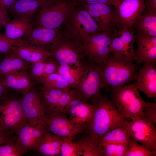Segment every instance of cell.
I'll list each match as a JSON object with an SVG mask.
<instances>
[{
  "label": "cell",
  "mask_w": 156,
  "mask_h": 156,
  "mask_svg": "<svg viewBox=\"0 0 156 156\" xmlns=\"http://www.w3.org/2000/svg\"><path fill=\"white\" fill-rule=\"evenodd\" d=\"M90 117L83 125V132L94 134L99 140L106 133L130 121L119 113L111 99L101 94Z\"/></svg>",
  "instance_id": "cell-1"
},
{
  "label": "cell",
  "mask_w": 156,
  "mask_h": 156,
  "mask_svg": "<svg viewBox=\"0 0 156 156\" xmlns=\"http://www.w3.org/2000/svg\"><path fill=\"white\" fill-rule=\"evenodd\" d=\"M133 61L111 53L100 62L98 67L103 88L109 90L136 80L138 66Z\"/></svg>",
  "instance_id": "cell-2"
},
{
  "label": "cell",
  "mask_w": 156,
  "mask_h": 156,
  "mask_svg": "<svg viewBox=\"0 0 156 156\" xmlns=\"http://www.w3.org/2000/svg\"><path fill=\"white\" fill-rule=\"evenodd\" d=\"M62 26L63 33L82 44L90 37L100 32L95 21L82 5L78 2Z\"/></svg>",
  "instance_id": "cell-3"
},
{
  "label": "cell",
  "mask_w": 156,
  "mask_h": 156,
  "mask_svg": "<svg viewBox=\"0 0 156 156\" xmlns=\"http://www.w3.org/2000/svg\"><path fill=\"white\" fill-rule=\"evenodd\" d=\"M135 83L119 86L110 90V98L121 115L126 119L142 117L146 102L141 97Z\"/></svg>",
  "instance_id": "cell-4"
},
{
  "label": "cell",
  "mask_w": 156,
  "mask_h": 156,
  "mask_svg": "<svg viewBox=\"0 0 156 156\" xmlns=\"http://www.w3.org/2000/svg\"><path fill=\"white\" fill-rule=\"evenodd\" d=\"M50 57L59 65H74L79 69L83 68L86 61L83 44L62 32L56 40L47 48Z\"/></svg>",
  "instance_id": "cell-5"
},
{
  "label": "cell",
  "mask_w": 156,
  "mask_h": 156,
  "mask_svg": "<svg viewBox=\"0 0 156 156\" xmlns=\"http://www.w3.org/2000/svg\"><path fill=\"white\" fill-rule=\"evenodd\" d=\"M77 3L76 0H48L31 21L35 25L57 28L62 26Z\"/></svg>",
  "instance_id": "cell-6"
},
{
  "label": "cell",
  "mask_w": 156,
  "mask_h": 156,
  "mask_svg": "<svg viewBox=\"0 0 156 156\" xmlns=\"http://www.w3.org/2000/svg\"><path fill=\"white\" fill-rule=\"evenodd\" d=\"M103 88L98 67L86 59L74 89L81 98L95 105L101 94V90Z\"/></svg>",
  "instance_id": "cell-7"
},
{
  "label": "cell",
  "mask_w": 156,
  "mask_h": 156,
  "mask_svg": "<svg viewBox=\"0 0 156 156\" xmlns=\"http://www.w3.org/2000/svg\"><path fill=\"white\" fill-rule=\"evenodd\" d=\"M26 123L21 99L9 93L0 99V132L13 131L18 134Z\"/></svg>",
  "instance_id": "cell-8"
},
{
  "label": "cell",
  "mask_w": 156,
  "mask_h": 156,
  "mask_svg": "<svg viewBox=\"0 0 156 156\" xmlns=\"http://www.w3.org/2000/svg\"><path fill=\"white\" fill-rule=\"evenodd\" d=\"M145 0H114L116 28L120 29L124 27L132 28L136 18L143 12Z\"/></svg>",
  "instance_id": "cell-9"
},
{
  "label": "cell",
  "mask_w": 156,
  "mask_h": 156,
  "mask_svg": "<svg viewBox=\"0 0 156 156\" xmlns=\"http://www.w3.org/2000/svg\"><path fill=\"white\" fill-rule=\"evenodd\" d=\"M113 34L100 32L89 38L83 44L86 59L97 64L107 57L111 52Z\"/></svg>",
  "instance_id": "cell-10"
},
{
  "label": "cell",
  "mask_w": 156,
  "mask_h": 156,
  "mask_svg": "<svg viewBox=\"0 0 156 156\" xmlns=\"http://www.w3.org/2000/svg\"><path fill=\"white\" fill-rule=\"evenodd\" d=\"M131 136L156 155V128L155 124L143 117L131 120L127 125Z\"/></svg>",
  "instance_id": "cell-11"
},
{
  "label": "cell",
  "mask_w": 156,
  "mask_h": 156,
  "mask_svg": "<svg viewBox=\"0 0 156 156\" xmlns=\"http://www.w3.org/2000/svg\"><path fill=\"white\" fill-rule=\"evenodd\" d=\"M134 31L133 28L124 27L113 34L111 51L114 54L126 60L134 61L135 50Z\"/></svg>",
  "instance_id": "cell-12"
},
{
  "label": "cell",
  "mask_w": 156,
  "mask_h": 156,
  "mask_svg": "<svg viewBox=\"0 0 156 156\" xmlns=\"http://www.w3.org/2000/svg\"><path fill=\"white\" fill-rule=\"evenodd\" d=\"M23 96L21 101L26 123H37L42 120L45 113V105L41 92L33 87Z\"/></svg>",
  "instance_id": "cell-13"
},
{
  "label": "cell",
  "mask_w": 156,
  "mask_h": 156,
  "mask_svg": "<svg viewBox=\"0 0 156 156\" xmlns=\"http://www.w3.org/2000/svg\"><path fill=\"white\" fill-rule=\"evenodd\" d=\"M42 120L48 131L62 138L73 139L83 132V125L74 122L64 116L44 114Z\"/></svg>",
  "instance_id": "cell-14"
},
{
  "label": "cell",
  "mask_w": 156,
  "mask_h": 156,
  "mask_svg": "<svg viewBox=\"0 0 156 156\" xmlns=\"http://www.w3.org/2000/svg\"><path fill=\"white\" fill-rule=\"evenodd\" d=\"M47 130L42 120L36 124L27 123L19 130L16 141L25 153L37 151Z\"/></svg>",
  "instance_id": "cell-15"
},
{
  "label": "cell",
  "mask_w": 156,
  "mask_h": 156,
  "mask_svg": "<svg viewBox=\"0 0 156 156\" xmlns=\"http://www.w3.org/2000/svg\"><path fill=\"white\" fill-rule=\"evenodd\" d=\"M81 4L95 21L100 32L113 33L117 29L114 7L102 3Z\"/></svg>",
  "instance_id": "cell-16"
},
{
  "label": "cell",
  "mask_w": 156,
  "mask_h": 156,
  "mask_svg": "<svg viewBox=\"0 0 156 156\" xmlns=\"http://www.w3.org/2000/svg\"><path fill=\"white\" fill-rule=\"evenodd\" d=\"M137 45L134 61L138 66L146 62L155 65L156 37L143 35L134 31Z\"/></svg>",
  "instance_id": "cell-17"
},
{
  "label": "cell",
  "mask_w": 156,
  "mask_h": 156,
  "mask_svg": "<svg viewBox=\"0 0 156 156\" xmlns=\"http://www.w3.org/2000/svg\"><path fill=\"white\" fill-rule=\"evenodd\" d=\"M135 86L143 92L147 99L156 98V67L155 65L146 62L138 67Z\"/></svg>",
  "instance_id": "cell-18"
},
{
  "label": "cell",
  "mask_w": 156,
  "mask_h": 156,
  "mask_svg": "<svg viewBox=\"0 0 156 156\" xmlns=\"http://www.w3.org/2000/svg\"><path fill=\"white\" fill-rule=\"evenodd\" d=\"M11 49L20 57L30 64L44 60L51 55L46 48L32 44L23 38L16 39Z\"/></svg>",
  "instance_id": "cell-19"
},
{
  "label": "cell",
  "mask_w": 156,
  "mask_h": 156,
  "mask_svg": "<svg viewBox=\"0 0 156 156\" xmlns=\"http://www.w3.org/2000/svg\"><path fill=\"white\" fill-rule=\"evenodd\" d=\"M62 28V26L55 29H49L34 25L23 38L32 44L47 49L61 33Z\"/></svg>",
  "instance_id": "cell-20"
},
{
  "label": "cell",
  "mask_w": 156,
  "mask_h": 156,
  "mask_svg": "<svg viewBox=\"0 0 156 156\" xmlns=\"http://www.w3.org/2000/svg\"><path fill=\"white\" fill-rule=\"evenodd\" d=\"M92 104L81 98L72 100L65 110L64 114H69L70 120L74 122L83 125L91 116L95 108Z\"/></svg>",
  "instance_id": "cell-21"
},
{
  "label": "cell",
  "mask_w": 156,
  "mask_h": 156,
  "mask_svg": "<svg viewBox=\"0 0 156 156\" xmlns=\"http://www.w3.org/2000/svg\"><path fill=\"white\" fill-rule=\"evenodd\" d=\"M48 0H17L10 9V17L31 21Z\"/></svg>",
  "instance_id": "cell-22"
},
{
  "label": "cell",
  "mask_w": 156,
  "mask_h": 156,
  "mask_svg": "<svg viewBox=\"0 0 156 156\" xmlns=\"http://www.w3.org/2000/svg\"><path fill=\"white\" fill-rule=\"evenodd\" d=\"M0 83L8 88L21 93L23 96L33 87L35 82L27 70H23L7 75L0 80Z\"/></svg>",
  "instance_id": "cell-23"
},
{
  "label": "cell",
  "mask_w": 156,
  "mask_h": 156,
  "mask_svg": "<svg viewBox=\"0 0 156 156\" xmlns=\"http://www.w3.org/2000/svg\"><path fill=\"white\" fill-rule=\"evenodd\" d=\"M4 55L0 62V80L10 74L29 68L30 64L20 57L11 49Z\"/></svg>",
  "instance_id": "cell-24"
},
{
  "label": "cell",
  "mask_w": 156,
  "mask_h": 156,
  "mask_svg": "<svg viewBox=\"0 0 156 156\" xmlns=\"http://www.w3.org/2000/svg\"><path fill=\"white\" fill-rule=\"evenodd\" d=\"M34 25L30 20L16 17L10 18L4 25L5 34L8 38L12 40L23 38Z\"/></svg>",
  "instance_id": "cell-25"
},
{
  "label": "cell",
  "mask_w": 156,
  "mask_h": 156,
  "mask_svg": "<svg viewBox=\"0 0 156 156\" xmlns=\"http://www.w3.org/2000/svg\"><path fill=\"white\" fill-rule=\"evenodd\" d=\"M76 142L79 145L83 156H104L102 145L95 134L85 132Z\"/></svg>",
  "instance_id": "cell-26"
},
{
  "label": "cell",
  "mask_w": 156,
  "mask_h": 156,
  "mask_svg": "<svg viewBox=\"0 0 156 156\" xmlns=\"http://www.w3.org/2000/svg\"><path fill=\"white\" fill-rule=\"evenodd\" d=\"M63 142L61 137L47 131L37 151L44 156H60V149Z\"/></svg>",
  "instance_id": "cell-27"
},
{
  "label": "cell",
  "mask_w": 156,
  "mask_h": 156,
  "mask_svg": "<svg viewBox=\"0 0 156 156\" xmlns=\"http://www.w3.org/2000/svg\"><path fill=\"white\" fill-rule=\"evenodd\" d=\"M144 12L135 20L132 28L143 35L156 37V14Z\"/></svg>",
  "instance_id": "cell-28"
},
{
  "label": "cell",
  "mask_w": 156,
  "mask_h": 156,
  "mask_svg": "<svg viewBox=\"0 0 156 156\" xmlns=\"http://www.w3.org/2000/svg\"><path fill=\"white\" fill-rule=\"evenodd\" d=\"M131 137L127 125L114 129L99 140L102 145L109 144H129Z\"/></svg>",
  "instance_id": "cell-29"
},
{
  "label": "cell",
  "mask_w": 156,
  "mask_h": 156,
  "mask_svg": "<svg viewBox=\"0 0 156 156\" xmlns=\"http://www.w3.org/2000/svg\"><path fill=\"white\" fill-rule=\"evenodd\" d=\"M35 80L42 85L41 90L54 88L67 90L73 88L67 81L58 73L46 75Z\"/></svg>",
  "instance_id": "cell-30"
},
{
  "label": "cell",
  "mask_w": 156,
  "mask_h": 156,
  "mask_svg": "<svg viewBox=\"0 0 156 156\" xmlns=\"http://www.w3.org/2000/svg\"><path fill=\"white\" fill-rule=\"evenodd\" d=\"M79 98H81L74 89L64 90L60 96L53 116H65L64 114L65 110L69 104L73 99Z\"/></svg>",
  "instance_id": "cell-31"
},
{
  "label": "cell",
  "mask_w": 156,
  "mask_h": 156,
  "mask_svg": "<svg viewBox=\"0 0 156 156\" xmlns=\"http://www.w3.org/2000/svg\"><path fill=\"white\" fill-rule=\"evenodd\" d=\"M82 69L76 68L73 69L68 65H60L58 73L67 81L72 88L75 89L79 81Z\"/></svg>",
  "instance_id": "cell-32"
},
{
  "label": "cell",
  "mask_w": 156,
  "mask_h": 156,
  "mask_svg": "<svg viewBox=\"0 0 156 156\" xmlns=\"http://www.w3.org/2000/svg\"><path fill=\"white\" fill-rule=\"evenodd\" d=\"M63 142L60 149L61 156H79L82 155V152L78 144L73 141V139L62 138Z\"/></svg>",
  "instance_id": "cell-33"
},
{
  "label": "cell",
  "mask_w": 156,
  "mask_h": 156,
  "mask_svg": "<svg viewBox=\"0 0 156 156\" xmlns=\"http://www.w3.org/2000/svg\"><path fill=\"white\" fill-rule=\"evenodd\" d=\"M152 151L146 148L133 138H130L129 147L125 156H156Z\"/></svg>",
  "instance_id": "cell-34"
},
{
  "label": "cell",
  "mask_w": 156,
  "mask_h": 156,
  "mask_svg": "<svg viewBox=\"0 0 156 156\" xmlns=\"http://www.w3.org/2000/svg\"><path fill=\"white\" fill-rule=\"evenodd\" d=\"M104 156H125L128 144H109L102 145Z\"/></svg>",
  "instance_id": "cell-35"
},
{
  "label": "cell",
  "mask_w": 156,
  "mask_h": 156,
  "mask_svg": "<svg viewBox=\"0 0 156 156\" xmlns=\"http://www.w3.org/2000/svg\"><path fill=\"white\" fill-rule=\"evenodd\" d=\"M25 153L16 141L0 146V156H20Z\"/></svg>",
  "instance_id": "cell-36"
},
{
  "label": "cell",
  "mask_w": 156,
  "mask_h": 156,
  "mask_svg": "<svg viewBox=\"0 0 156 156\" xmlns=\"http://www.w3.org/2000/svg\"><path fill=\"white\" fill-rule=\"evenodd\" d=\"M47 58L30 64L29 74L32 79L35 80L44 75Z\"/></svg>",
  "instance_id": "cell-37"
},
{
  "label": "cell",
  "mask_w": 156,
  "mask_h": 156,
  "mask_svg": "<svg viewBox=\"0 0 156 156\" xmlns=\"http://www.w3.org/2000/svg\"><path fill=\"white\" fill-rule=\"evenodd\" d=\"M143 117L148 121L152 123H156V104L150 102H146L144 107Z\"/></svg>",
  "instance_id": "cell-38"
},
{
  "label": "cell",
  "mask_w": 156,
  "mask_h": 156,
  "mask_svg": "<svg viewBox=\"0 0 156 156\" xmlns=\"http://www.w3.org/2000/svg\"><path fill=\"white\" fill-rule=\"evenodd\" d=\"M16 39L12 40L8 38L5 34L0 32V54L5 55L11 49Z\"/></svg>",
  "instance_id": "cell-39"
},
{
  "label": "cell",
  "mask_w": 156,
  "mask_h": 156,
  "mask_svg": "<svg viewBox=\"0 0 156 156\" xmlns=\"http://www.w3.org/2000/svg\"><path fill=\"white\" fill-rule=\"evenodd\" d=\"M59 66L58 63L53 58L50 57H48L46 60L43 76L51 74L58 73Z\"/></svg>",
  "instance_id": "cell-40"
},
{
  "label": "cell",
  "mask_w": 156,
  "mask_h": 156,
  "mask_svg": "<svg viewBox=\"0 0 156 156\" xmlns=\"http://www.w3.org/2000/svg\"><path fill=\"white\" fill-rule=\"evenodd\" d=\"M18 134L13 131L0 132V146L15 142Z\"/></svg>",
  "instance_id": "cell-41"
},
{
  "label": "cell",
  "mask_w": 156,
  "mask_h": 156,
  "mask_svg": "<svg viewBox=\"0 0 156 156\" xmlns=\"http://www.w3.org/2000/svg\"><path fill=\"white\" fill-rule=\"evenodd\" d=\"M144 12L156 14V0H145L144 2Z\"/></svg>",
  "instance_id": "cell-42"
},
{
  "label": "cell",
  "mask_w": 156,
  "mask_h": 156,
  "mask_svg": "<svg viewBox=\"0 0 156 156\" xmlns=\"http://www.w3.org/2000/svg\"><path fill=\"white\" fill-rule=\"evenodd\" d=\"M17 0H0V9L9 15V10Z\"/></svg>",
  "instance_id": "cell-43"
},
{
  "label": "cell",
  "mask_w": 156,
  "mask_h": 156,
  "mask_svg": "<svg viewBox=\"0 0 156 156\" xmlns=\"http://www.w3.org/2000/svg\"><path fill=\"white\" fill-rule=\"evenodd\" d=\"M79 3L91 4L102 3L112 6L114 0H76Z\"/></svg>",
  "instance_id": "cell-44"
},
{
  "label": "cell",
  "mask_w": 156,
  "mask_h": 156,
  "mask_svg": "<svg viewBox=\"0 0 156 156\" xmlns=\"http://www.w3.org/2000/svg\"><path fill=\"white\" fill-rule=\"evenodd\" d=\"M9 15L0 9V32L5 23L10 18Z\"/></svg>",
  "instance_id": "cell-45"
},
{
  "label": "cell",
  "mask_w": 156,
  "mask_h": 156,
  "mask_svg": "<svg viewBox=\"0 0 156 156\" xmlns=\"http://www.w3.org/2000/svg\"><path fill=\"white\" fill-rule=\"evenodd\" d=\"M9 90V88L0 83V99L8 94Z\"/></svg>",
  "instance_id": "cell-46"
},
{
  "label": "cell",
  "mask_w": 156,
  "mask_h": 156,
  "mask_svg": "<svg viewBox=\"0 0 156 156\" xmlns=\"http://www.w3.org/2000/svg\"><path fill=\"white\" fill-rule=\"evenodd\" d=\"M2 55V54H0V59Z\"/></svg>",
  "instance_id": "cell-47"
}]
</instances>
